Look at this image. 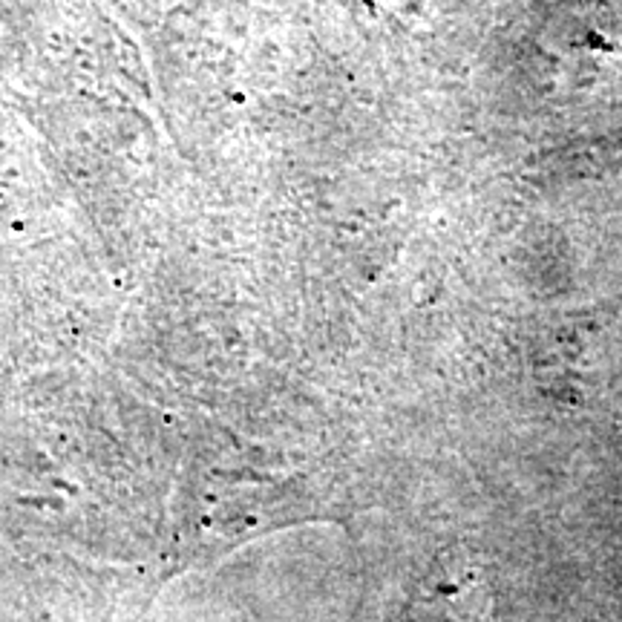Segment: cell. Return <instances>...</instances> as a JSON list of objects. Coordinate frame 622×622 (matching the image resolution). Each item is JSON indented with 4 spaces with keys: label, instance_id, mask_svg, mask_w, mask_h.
<instances>
[{
    "label": "cell",
    "instance_id": "cell-1",
    "mask_svg": "<svg viewBox=\"0 0 622 622\" xmlns=\"http://www.w3.org/2000/svg\"><path fill=\"white\" fill-rule=\"evenodd\" d=\"M412 622H484V590L469 579L435 576L415 602Z\"/></svg>",
    "mask_w": 622,
    "mask_h": 622
}]
</instances>
